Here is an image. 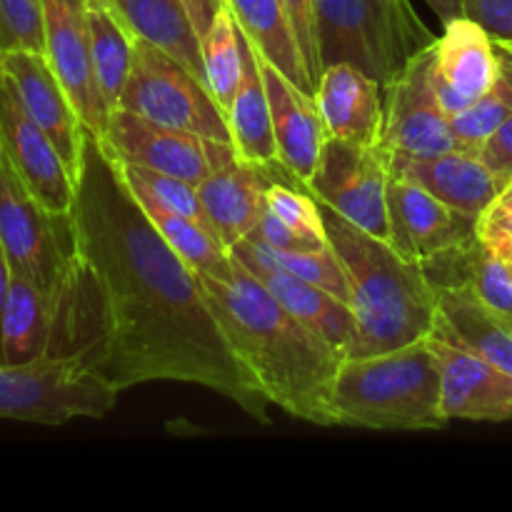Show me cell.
Returning <instances> with one entry per match:
<instances>
[{
    "label": "cell",
    "mask_w": 512,
    "mask_h": 512,
    "mask_svg": "<svg viewBox=\"0 0 512 512\" xmlns=\"http://www.w3.org/2000/svg\"><path fill=\"white\" fill-rule=\"evenodd\" d=\"M70 228L73 258L55 290L50 355L78 358L118 393L150 380L203 385L268 423L270 400L230 350L198 275L155 230L90 133Z\"/></svg>",
    "instance_id": "obj_1"
},
{
    "label": "cell",
    "mask_w": 512,
    "mask_h": 512,
    "mask_svg": "<svg viewBox=\"0 0 512 512\" xmlns=\"http://www.w3.org/2000/svg\"><path fill=\"white\" fill-rule=\"evenodd\" d=\"M198 283L230 350L270 405L305 423L335 425L330 395L343 355L288 313L238 260L233 280L198 275Z\"/></svg>",
    "instance_id": "obj_2"
},
{
    "label": "cell",
    "mask_w": 512,
    "mask_h": 512,
    "mask_svg": "<svg viewBox=\"0 0 512 512\" xmlns=\"http://www.w3.org/2000/svg\"><path fill=\"white\" fill-rule=\"evenodd\" d=\"M320 203V200H318ZM325 233L345 270L355 338L345 358L388 353L433 335L438 298L423 265L400 255L388 240L365 233L320 203Z\"/></svg>",
    "instance_id": "obj_3"
},
{
    "label": "cell",
    "mask_w": 512,
    "mask_h": 512,
    "mask_svg": "<svg viewBox=\"0 0 512 512\" xmlns=\"http://www.w3.org/2000/svg\"><path fill=\"white\" fill-rule=\"evenodd\" d=\"M330 405L340 428L440 430L450 423L430 338L388 353L343 358Z\"/></svg>",
    "instance_id": "obj_4"
},
{
    "label": "cell",
    "mask_w": 512,
    "mask_h": 512,
    "mask_svg": "<svg viewBox=\"0 0 512 512\" xmlns=\"http://www.w3.org/2000/svg\"><path fill=\"white\" fill-rule=\"evenodd\" d=\"M315 35L320 73L345 63L383 88L438 38L410 0H315Z\"/></svg>",
    "instance_id": "obj_5"
},
{
    "label": "cell",
    "mask_w": 512,
    "mask_h": 512,
    "mask_svg": "<svg viewBox=\"0 0 512 512\" xmlns=\"http://www.w3.org/2000/svg\"><path fill=\"white\" fill-rule=\"evenodd\" d=\"M118 390L78 358H45L20 365L0 363V418L65 425L75 418H103L118 403Z\"/></svg>",
    "instance_id": "obj_6"
},
{
    "label": "cell",
    "mask_w": 512,
    "mask_h": 512,
    "mask_svg": "<svg viewBox=\"0 0 512 512\" xmlns=\"http://www.w3.org/2000/svg\"><path fill=\"white\" fill-rule=\"evenodd\" d=\"M118 110H128L165 128L230 143L228 120L208 85L180 60L145 40H135L133 68Z\"/></svg>",
    "instance_id": "obj_7"
},
{
    "label": "cell",
    "mask_w": 512,
    "mask_h": 512,
    "mask_svg": "<svg viewBox=\"0 0 512 512\" xmlns=\"http://www.w3.org/2000/svg\"><path fill=\"white\" fill-rule=\"evenodd\" d=\"M0 243L13 275L58 290L73 258L70 215H55L25 188L0 153Z\"/></svg>",
    "instance_id": "obj_8"
},
{
    "label": "cell",
    "mask_w": 512,
    "mask_h": 512,
    "mask_svg": "<svg viewBox=\"0 0 512 512\" xmlns=\"http://www.w3.org/2000/svg\"><path fill=\"white\" fill-rule=\"evenodd\" d=\"M388 183L390 153L383 145L328 138L305 190L365 233L390 243Z\"/></svg>",
    "instance_id": "obj_9"
},
{
    "label": "cell",
    "mask_w": 512,
    "mask_h": 512,
    "mask_svg": "<svg viewBox=\"0 0 512 512\" xmlns=\"http://www.w3.org/2000/svg\"><path fill=\"white\" fill-rule=\"evenodd\" d=\"M98 145L110 160L175 175L193 185H200L215 168L238 158L233 143L165 128L128 110H115L108 133Z\"/></svg>",
    "instance_id": "obj_10"
},
{
    "label": "cell",
    "mask_w": 512,
    "mask_h": 512,
    "mask_svg": "<svg viewBox=\"0 0 512 512\" xmlns=\"http://www.w3.org/2000/svg\"><path fill=\"white\" fill-rule=\"evenodd\" d=\"M383 148L400 155H440L465 150L453 118L440 105L433 85V45L420 50L383 88Z\"/></svg>",
    "instance_id": "obj_11"
},
{
    "label": "cell",
    "mask_w": 512,
    "mask_h": 512,
    "mask_svg": "<svg viewBox=\"0 0 512 512\" xmlns=\"http://www.w3.org/2000/svg\"><path fill=\"white\" fill-rule=\"evenodd\" d=\"M43 55L63 85L83 128L103 140L113 113L105 105L93 68L88 0H43Z\"/></svg>",
    "instance_id": "obj_12"
},
{
    "label": "cell",
    "mask_w": 512,
    "mask_h": 512,
    "mask_svg": "<svg viewBox=\"0 0 512 512\" xmlns=\"http://www.w3.org/2000/svg\"><path fill=\"white\" fill-rule=\"evenodd\" d=\"M0 153L8 158L25 188L55 215H70L75 178L58 148L20 103L13 83L0 68Z\"/></svg>",
    "instance_id": "obj_13"
},
{
    "label": "cell",
    "mask_w": 512,
    "mask_h": 512,
    "mask_svg": "<svg viewBox=\"0 0 512 512\" xmlns=\"http://www.w3.org/2000/svg\"><path fill=\"white\" fill-rule=\"evenodd\" d=\"M500 70V48L488 30L468 15L445 23L433 43V85L450 118L478 103Z\"/></svg>",
    "instance_id": "obj_14"
},
{
    "label": "cell",
    "mask_w": 512,
    "mask_h": 512,
    "mask_svg": "<svg viewBox=\"0 0 512 512\" xmlns=\"http://www.w3.org/2000/svg\"><path fill=\"white\" fill-rule=\"evenodd\" d=\"M388 218L390 245L418 265L478 235V220L455 213L425 188L393 173L388 183Z\"/></svg>",
    "instance_id": "obj_15"
},
{
    "label": "cell",
    "mask_w": 512,
    "mask_h": 512,
    "mask_svg": "<svg viewBox=\"0 0 512 512\" xmlns=\"http://www.w3.org/2000/svg\"><path fill=\"white\" fill-rule=\"evenodd\" d=\"M443 375V413L448 420L508 423L512 420V375L458 343L430 335Z\"/></svg>",
    "instance_id": "obj_16"
},
{
    "label": "cell",
    "mask_w": 512,
    "mask_h": 512,
    "mask_svg": "<svg viewBox=\"0 0 512 512\" xmlns=\"http://www.w3.org/2000/svg\"><path fill=\"white\" fill-rule=\"evenodd\" d=\"M0 68L13 83L15 93H18L20 103L28 110L30 118L48 133L73 178H78L88 130L80 123L73 103L50 70L45 55L38 50H13V53L0 55Z\"/></svg>",
    "instance_id": "obj_17"
},
{
    "label": "cell",
    "mask_w": 512,
    "mask_h": 512,
    "mask_svg": "<svg viewBox=\"0 0 512 512\" xmlns=\"http://www.w3.org/2000/svg\"><path fill=\"white\" fill-rule=\"evenodd\" d=\"M255 58H258V68L263 73L265 90H268L275 145H278V168L305 188L313 178L315 165L323 153L325 140H328L323 118H320L313 95L285 78L258 50H255Z\"/></svg>",
    "instance_id": "obj_18"
},
{
    "label": "cell",
    "mask_w": 512,
    "mask_h": 512,
    "mask_svg": "<svg viewBox=\"0 0 512 512\" xmlns=\"http://www.w3.org/2000/svg\"><path fill=\"white\" fill-rule=\"evenodd\" d=\"M390 173L410 180L465 218L478 220L508 183L483 163L475 150L440 155L390 153Z\"/></svg>",
    "instance_id": "obj_19"
},
{
    "label": "cell",
    "mask_w": 512,
    "mask_h": 512,
    "mask_svg": "<svg viewBox=\"0 0 512 512\" xmlns=\"http://www.w3.org/2000/svg\"><path fill=\"white\" fill-rule=\"evenodd\" d=\"M315 105L328 138L383 145V85L353 65L338 63L323 68L315 85Z\"/></svg>",
    "instance_id": "obj_20"
},
{
    "label": "cell",
    "mask_w": 512,
    "mask_h": 512,
    "mask_svg": "<svg viewBox=\"0 0 512 512\" xmlns=\"http://www.w3.org/2000/svg\"><path fill=\"white\" fill-rule=\"evenodd\" d=\"M270 170L273 168H258L235 158L215 168L198 185L205 218L228 250L258 228L273 178Z\"/></svg>",
    "instance_id": "obj_21"
},
{
    "label": "cell",
    "mask_w": 512,
    "mask_h": 512,
    "mask_svg": "<svg viewBox=\"0 0 512 512\" xmlns=\"http://www.w3.org/2000/svg\"><path fill=\"white\" fill-rule=\"evenodd\" d=\"M235 260H238L243 268H248L288 313H293L300 323H305L310 330H315L320 338L328 340L343 358L348 355L355 338V318L353 313H350L348 303L335 298L333 293H328V290L320 288V285L295 278V275L283 273V270L278 268H270V265L258 263V260Z\"/></svg>",
    "instance_id": "obj_22"
},
{
    "label": "cell",
    "mask_w": 512,
    "mask_h": 512,
    "mask_svg": "<svg viewBox=\"0 0 512 512\" xmlns=\"http://www.w3.org/2000/svg\"><path fill=\"white\" fill-rule=\"evenodd\" d=\"M438 318L433 335L473 350L512 375V328L495 318L468 285H433Z\"/></svg>",
    "instance_id": "obj_23"
},
{
    "label": "cell",
    "mask_w": 512,
    "mask_h": 512,
    "mask_svg": "<svg viewBox=\"0 0 512 512\" xmlns=\"http://www.w3.org/2000/svg\"><path fill=\"white\" fill-rule=\"evenodd\" d=\"M55 335V290L13 275L0 318V363L20 365L50 355Z\"/></svg>",
    "instance_id": "obj_24"
},
{
    "label": "cell",
    "mask_w": 512,
    "mask_h": 512,
    "mask_svg": "<svg viewBox=\"0 0 512 512\" xmlns=\"http://www.w3.org/2000/svg\"><path fill=\"white\" fill-rule=\"evenodd\" d=\"M433 285H468L480 303L512 328V273L508 260L485 248L475 235L468 243L423 265Z\"/></svg>",
    "instance_id": "obj_25"
},
{
    "label": "cell",
    "mask_w": 512,
    "mask_h": 512,
    "mask_svg": "<svg viewBox=\"0 0 512 512\" xmlns=\"http://www.w3.org/2000/svg\"><path fill=\"white\" fill-rule=\"evenodd\" d=\"M110 8L135 40L173 55L205 83L203 45L183 0H110Z\"/></svg>",
    "instance_id": "obj_26"
},
{
    "label": "cell",
    "mask_w": 512,
    "mask_h": 512,
    "mask_svg": "<svg viewBox=\"0 0 512 512\" xmlns=\"http://www.w3.org/2000/svg\"><path fill=\"white\" fill-rule=\"evenodd\" d=\"M245 35V33H243ZM245 75L230 103L225 120H228L230 143L243 163L258 165V168H273L278 165V145H275L273 115H270L268 90H265L263 73L258 68L255 48L245 38Z\"/></svg>",
    "instance_id": "obj_27"
},
{
    "label": "cell",
    "mask_w": 512,
    "mask_h": 512,
    "mask_svg": "<svg viewBox=\"0 0 512 512\" xmlns=\"http://www.w3.org/2000/svg\"><path fill=\"white\" fill-rule=\"evenodd\" d=\"M225 3L233 10L240 30L255 45V50L270 60L285 78L315 98V80L295 43L283 3L280 0H225Z\"/></svg>",
    "instance_id": "obj_28"
},
{
    "label": "cell",
    "mask_w": 512,
    "mask_h": 512,
    "mask_svg": "<svg viewBox=\"0 0 512 512\" xmlns=\"http://www.w3.org/2000/svg\"><path fill=\"white\" fill-rule=\"evenodd\" d=\"M88 20L95 78H98L105 105L110 113H115L120 108V98H123L130 68H133L135 38L120 23L110 3H90L88 0Z\"/></svg>",
    "instance_id": "obj_29"
},
{
    "label": "cell",
    "mask_w": 512,
    "mask_h": 512,
    "mask_svg": "<svg viewBox=\"0 0 512 512\" xmlns=\"http://www.w3.org/2000/svg\"><path fill=\"white\" fill-rule=\"evenodd\" d=\"M155 225L165 243L178 253V258L195 275H213L218 280H233L235 260L230 250L220 243L218 235L208 225L190 220L185 215L170 213L160 205H140Z\"/></svg>",
    "instance_id": "obj_30"
},
{
    "label": "cell",
    "mask_w": 512,
    "mask_h": 512,
    "mask_svg": "<svg viewBox=\"0 0 512 512\" xmlns=\"http://www.w3.org/2000/svg\"><path fill=\"white\" fill-rule=\"evenodd\" d=\"M230 255L233 258L258 260V263L270 265V268H278L283 273L295 275V278L320 285L343 303H348L350 298L345 270L330 245L318 250H278L265 243V240H260L255 233H250L248 238H243L230 248Z\"/></svg>",
    "instance_id": "obj_31"
},
{
    "label": "cell",
    "mask_w": 512,
    "mask_h": 512,
    "mask_svg": "<svg viewBox=\"0 0 512 512\" xmlns=\"http://www.w3.org/2000/svg\"><path fill=\"white\" fill-rule=\"evenodd\" d=\"M203 45L205 85L223 113H228L245 75V35L228 3L215 15L213 25L200 40Z\"/></svg>",
    "instance_id": "obj_32"
},
{
    "label": "cell",
    "mask_w": 512,
    "mask_h": 512,
    "mask_svg": "<svg viewBox=\"0 0 512 512\" xmlns=\"http://www.w3.org/2000/svg\"><path fill=\"white\" fill-rule=\"evenodd\" d=\"M113 165L120 178H123L125 188L130 190V195L140 205H160V208L170 210V213L185 215V218L198 220V223L210 228L203 203H200L198 185L188 183L183 178H175V175L158 173V170L140 168V165L118 163V160H113Z\"/></svg>",
    "instance_id": "obj_33"
},
{
    "label": "cell",
    "mask_w": 512,
    "mask_h": 512,
    "mask_svg": "<svg viewBox=\"0 0 512 512\" xmlns=\"http://www.w3.org/2000/svg\"><path fill=\"white\" fill-rule=\"evenodd\" d=\"M500 48V45H498ZM512 115V50L500 48V70L493 88L475 105L453 118V130L465 150L478 153L480 145Z\"/></svg>",
    "instance_id": "obj_34"
},
{
    "label": "cell",
    "mask_w": 512,
    "mask_h": 512,
    "mask_svg": "<svg viewBox=\"0 0 512 512\" xmlns=\"http://www.w3.org/2000/svg\"><path fill=\"white\" fill-rule=\"evenodd\" d=\"M265 205H268L270 213L278 215V218L283 220L285 225H290L295 233L305 235V238L310 240H318V243H328L320 203L303 188V185H288L270 178Z\"/></svg>",
    "instance_id": "obj_35"
},
{
    "label": "cell",
    "mask_w": 512,
    "mask_h": 512,
    "mask_svg": "<svg viewBox=\"0 0 512 512\" xmlns=\"http://www.w3.org/2000/svg\"><path fill=\"white\" fill-rule=\"evenodd\" d=\"M43 45V0H0V55Z\"/></svg>",
    "instance_id": "obj_36"
},
{
    "label": "cell",
    "mask_w": 512,
    "mask_h": 512,
    "mask_svg": "<svg viewBox=\"0 0 512 512\" xmlns=\"http://www.w3.org/2000/svg\"><path fill=\"white\" fill-rule=\"evenodd\" d=\"M475 230H478L480 243L493 250L495 255L508 258L512 253V178L480 215Z\"/></svg>",
    "instance_id": "obj_37"
},
{
    "label": "cell",
    "mask_w": 512,
    "mask_h": 512,
    "mask_svg": "<svg viewBox=\"0 0 512 512\" xmlns=\"http://www.w3.org/2000/svg\"><path fill=\"white\" fill-rule=\"evenodd\" d=\"M283 3L288 23L293 28L295 43L303 55L308 73L313 75L315 85L320 78V58H318V35H315V0H280Z\"/></svg>",
    "instance_id": "obj_38"
},
{
    "label": "cell",
    "mask_w": 512,
    "mask_h": 512,
    "mask_svg": "<svg viewBox=\"0 0 512 512\" xmlns=\"http://www.w3.org/2000/svg\"><path fill=\"white\" fill-rule=\"evenodd\" d=\"M463 15L483 25L495 43L512 48V0H463Z\"/></svg>",
    "instance_id": "obj_39"
},
{
    "label": "cell",
    "mask_w": 512,
    "mask_h": 512,
    "mask_svg": "<svg viewBox=\"0 0 512 512\" xmlns=\"http://www.w3.org/2000/svg\"><path fill=\"white\" fill-rule=\"evenodd\" d=\"M253 233L278 250H318V248H328L330 245V243H318V240H310L305 238V235L295 233V230L290 228V225H285L278 215L270 213L268 205H265L258 228H255Z\"/></svg>",
    "instance_id": "obj_40"
},
{
    "label": "cell",
    "mask_w": 512,
    "mask_h": 512,
    "mask_svg": "<svg viewBox=\"0 0 512 512\" xmlns=\"http://www.w3.org/2000/svg\"><path fill=\"white\" fill-rule=\"evenodd\" d=\"M478 155L500 178H512V115L495 128V133L478 148Z\"/></svg>",
    "instance_id": "obj_41"
},
{
    "label": "cell",
    "mask_w": 512,
    "mask_h": 512,
    "mask_svg": "<svg viewBox=\"0 0 512 512\" xmlns=\"http://www.w3.org/2000/svg\"><path fill=\"white\" fill-rule=\"evenodd\" d=\"M185 10H188L190 20H193L195 33L200 35V40L205 38V33L213 25L215 15L220 13V8L225 5V0H183Z\"/></svg>",
    "instance_id": "obj_42"
},
{
    "label": "cell",
    "mask_w": 512,
    "mask_h": 512,
    "mask_svg": "<svg viewBox=\"0 0 512 512\" xmlns=\"http://www.w3.org/2000/svg\"><path fill=\"white\" fill-rule=\"evenodd\" d=\"M425 3L438 13V18L443 20V25L463 15V0H425Z\"/></svg>",
    "instance_id": "obj_43"
},
{
    "label": "cell",
    "mask_w": 512,
    "mask_h": 512,
    "mask_svg": "<svg viewBox=\"0 0 512 512\" xmlns=\"http://www.w3.org/2000/svg\"><path fill=\"white\" fill-rule=\"evenodd\" d=\"M10 280H13V270H10L8 255H5L3 243H0V318H3V308H5V298H8Z\"/></svg>",
    "instance_id": "obj_44"
},
{
    "label": "cell",
    "mask_w": 512,
    "mask_h": 512,
    "mask_svg": "<svg viewBox=\"0 0 512 512\" xmlns=\"http://www.w3.org/2000/svg\"><path fill=\"white\" fill-rule=\"evenodd\" d=\"M505 260H508V268H510V273H512V253H510L508 258H505Z\"/></svg>",
    "instance_id": "obj_45"
},
{
    "label": "cell",
    "mask_w": 512,
    "mask_h": 512,
    "mask_svg": "<svg viewBox=\"0 0 512 512\" xmlns=\"http://www.w3.org/2000/svg\"><path fill=\"white\" fill-rule=\"evenodd\" d=\"M90 3H110V0H90Z\"/></svg>",
    "instance_id": "obj_46"
},
{
    "label": "cell",
    "mask_w": 512,
    "mask_h": 512,
    "mask_svg": "<svg viewBox=\"0 0 512 512\" xmlns=\"http://www.w3.org/2000/svg\"><path fill=\"white\" fill-rule=\"evenodd\" d=\"M500 48H503V45H500ZM508 50H512V48H508Z\"/></svg>",
    "instance_id": "obj_47"
}]
</instances>
